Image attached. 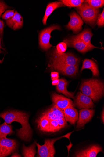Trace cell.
<instances>
[{
	"mask_svg": "<svg viewBox=\"0 0 104 157\" xmlns=\"http://www.w3.org/2000/svg\"><path fill=\"white\" fill-rule=\"evenodd\" d=\"M0 117L4 119L7 124L13 122L20 124L22 128L17 130L18 136L22 140L28 141L32 136L33 131L29 123V116L26 113L16 110H8L0 113Z\"/></svg>",
	"mask_w": 104,
	"mask_h": 157,
	"instance_id": "obj_1",
	"label": "cell"
},
{
	"mask_svg": "<svg viewBox=\"0 0 104 157\" xmlns=\"http://www.w3.org/2000/svg\"><path fill=\"white\" fill-rule=\"evenodd\" d=\"M80 90L82 93L96 102L104 95V83L100 80L96 78L85 80L81 83Z\"/></svg>",
	"mask_w": 104,
	"mask_h": 157,
	"instance_id": "obj_2",
	"label": "cell"
},
{
	"mask_svg": "<svg viewBox=\"0 0 104 157\" xmlns=\"http://www.w3.org/2000/svg\"><path fill=\"white\" fill-rule=\"evenodd\" d=\"M76 10L86 23L92 26L95 24L99 15V9L93 8L84 2Z\"/></svg>",
	"mask_w": 104,
	"mask_h": 157,
	"instance_id": "obj_3",
	"label": "cell"
},
{
	"mask_svg": "<svg viewBox=\"0 0 104 157\" xmlns=\"http://www.w3.org/2000/svg\"><path fill=\"white\" fill-rule=\"evenodd\" d=\"M73 131L60 137L50 139H46L45 140L44 145L41 146L35 141L38 148V157H54L56 151L54 144L57 140L63 138H68L70 140V136Z\"/></svg>",
	"mask_w": 104,
	"mask_h": 157,
	"instance_id": "obj_4",
	"label": "cell"
},
{
	"mask_svg": "<svg viewBox=\"0 0 104 157\" xmlns=\"http://www.w3.org/2000/svg\"><path fill=\"white\" fill-rule=\"evenodd\" d=\"M50 62L78 66L80 59L70 53H59L53 50L50 59Z\"/></svg>",
	"mask_w": 104,
	"mask_h": 157,
	"instance_id": "obj_5",
	"label": "cell"
},
{
	"mask_svg": "<svg viewBox=\"0 0 104 157\" xmlns=\"http://www.w3.org/2000/svg\"><path fill=\"white\" fill-rule=\"evenodd\" d=\"M60 27L54 25L49 26L41 31L39 35V44L40 48L44 51L49 49L52 46L50 42L51 33L55 30H60Z\"/></svg>",
	"mask_w": 104,
	"mask_h": 157,
	"instance_id": "obj_6",
	"label": "cell"
},
{
	"mask_svg": "<svg viewBox=\"0 0 104 157\" xmlns=\"http://www.w3.org/2000/svg\"><path fill=\"white\" fill-rule=\"evenodd\" d=\"M17 148V143L15 140L7 138L0 139V157L9 155Z\"/></svg>",
	"mask_w": 104,
	"mask_h": 157,
	"instance_id": "obj_7",
	"label": "cell"
},
{
	"mask_svg": "<svg viewBox=\"0 0 104 157\" xmlns=\"http://www.w3.org/2000/svg\"><path fill=\"white\" fill-rule=\"evenodd\" d=\"M48 66L51 69L59 71L63 75L67 76H75L78 72V66L50 62Z\"/></svg>",
	"mask_w": 104,
	"mask_h": 157,
	"instance_id": "obj_8",
	"label": "cell"
},
{
	"mask_svg": "<svg viewBox=\"0 0 104 157\" xmlns=\"http://www.w3.org/2000/svg\"><path fill=\"white\" fill-rule=\"evenodd\" d=\"M64 42L66 43L68 47L75 48L79 52L83 54L91 50L94 48H102L95 47L94 46L89 45L83 41L74 37L73 36L69 38L64 40Z\"/></svg>",
	"mask_w": 104,
	"mask_h": 157,
	"instance_id": "obj_9",
	"label": "cell"
},
{
	"mask_svg": "<svg viewBox=\"0 0 104 157\" xmlns=\"http://www.w3.org/2000/svg\"><path fill=\"white\" fill-rule=\"evenodd\" d=\"M74 104L79 109H93L95 106L90 97L80 92L77 95Z\"/></svg>",
	"mask_w": 104,
	"mask_h": 157,
	"instance_id": "obj_10",
	"label": "cell"
},
{
	"mask_svg": "<svg viewBox=\"0 0 104 157\" xmlns=\"http://www.w3.org/2000/svg\"><path fill=\"white\" fill-rule=\"evenodd\" d=\"M70 20L66 27L74 33H77L82 29L84 22L81 17L75 12L70 14Z\"/></svg>",
	"mask_w": 104,
	"mask_h": 157,
	"instance_id": "obj_11",
	"label": "cell"
},
{
	"mask_svg": "<svg viewBox=\"0 0 104 157\" xmlns=\"http://www.w3.org/2000/svg\"><path fill=\"white\" fill-rule=\"evenodd\" d=\"M95 110L91 109H82L80 111L78 119L76 126L77 129L83 127L92 118Z\"/></svg>",
	"mask_w": 104,
	"mask_h": 157,
	"instance_id": "obj_12",
	"label": "cell"
},
{
	"mask_svg": "<svg viewBox=\"0 0 104 157\" xmlns=\"http://www.w3.org/2000/svg\"><path fill=\"white\" fill-rule=\"evenodd\" d=\"M52 98L53 103L63 111L67 107L74 106L70 99L56 93L52 94Z\"/></svg>",
	"mask_w": 104,
	"mask_h": 157,
	"instance_id": "obj_13",
	"label": "cell"
},
{
	"mask_svg": "<svg viewBox=\"0 0 104 157\" xmlns=\"http://www.w3.org/2000/svg\"><path fill=\"white\" fill-rule=\"evenodd\" d=\"M102 147L97 145L91 146L84 149L78 151L75 153L74 157H96L99 152H102Z\"/></svg>",
	"mask_w": 104,
	"mask_h": 157,
	"instance_id": "obj_14",
	"label": "cell"
},
{
	"mask_svg": "<svg viewBox=\"0 0 104 157\" xmlns=\"http://www.w3.org/2000/svg\"><path fill=\"white\" fill-rule=\"evenodd\" d=\"M6 22L9 27L14 30H16L22 27L23 19L20 14L17 11H15L13 17L6 20Z\"/></svg>",
	"mask_w": 104,
	"mask_h": 157,
	"instance_id": "obj_15",
	"label": "cell"
},
{
	"mask_svg": "<svg viewBox=\"0 0 104 157\" xmlns=\"http://www.w3.org/2000/svg\"><path fill=\"white\" fill-rule=\"evenodd\" d=\"M64 116L66 122L71 125H74L78 119V110L74 107L70 106L63 110Z\"/></svg>",
	"mask_w": 104,
	"mask_h": 157,
	"instance_id": "obj_16",
	"label": "cell"
},
{
	"mask_svg": "<svg viewBox=\"0 0 104 157\" xmlns=\"http://www.w3.org/2000/svg\"><path fill=\"white\" fill-rule=\"evenodd\" d=\"M38 129L43 132H50V121L41 114L36 121Z\"/></svg>",
	"mask_w": 104,
	"mask_h": 157,
	"instance_id": "obj_17",
	"label": "cell"
},
{
	"mask_svg": "<svg viewBox=\"0 0 104 157\" xmlns=\"http://www.w3.org/2000/svg\"><path fill=\"white\" fill-rule=\"evenodd\" d=\"M85 69H88L91 70L93 74V76L98 77L99 73L97 64L93 61L85 59L83 62V65L81 68V71Z\"/></svg>",
	"mask_w": 104,
	"mask_h": 157,
	"instance_id": "obj_18",
	"label": "cell"
},
{
	"mask_svg": "<svg viewBox=\"0 0 104 157\" xmlns=\"http://www.w3.org/2000/svg\"><path fill=\"white\" fill-rule=\"evenodd\" d=\"M63 6V4L61 2H55L48 4L42 21L43 24L44 25L47 24V21L48 17L55 9Z\"/></svg>",
	"mask_w": 104,
	"mask_h": 157,
	"instance_id": "obj_19",
	"label": "cell"
},
{
	"mask_svg": "<svg viewBox=\"0 0 104 157\" xmlns=\"http://www.w3.org/2000/svg\"><path fill=\"white\" fill-rule=\"evenodd\" d=\"M68 84V82L65 79L63 78L59 79V82L56 85V90L59 93H63L69 98H73L74 93L69 92L67 90Z\"/></svg>",
	"mask_w": 104,
	"mask_h": 157,
	"instance_id": "obj_20",
	"label": "cell"
},
{
	"mask_svg": "<svg viewBox=\"0 0 104 157\" xmlns=\"http://www.w3.org/2000/svg\"><path fill=\"white\" fill-rule=\"evenodd\" d=\"M93 35L91 31L88 29H87L79 34L73 36L83 41L89 45L93 46L91 42V40Z\"/></svg>",
	"mask_w": 104,
	"mask_h": 157,
	"instance_id": "obj_21",
	"label": "cell"
},
{
	"mask_svg": "<svg viewBox=\"0 0 104 157\" xmlns=\"http://www.w3.org/2000/svg\"><path fill=\"white\" fill-rule=\"evenodd\" d=\"M13 133L12 126L8 124L6 122L0 126V139L6 138L7 135H12Z\"/></svg>",
	"mask_w": 104,
	"mask_h": 157,
	"instance_id": "obj_22",
	"label": "cell"
},
{
	"mask_svg": "<svg viewBox=\"0 0 104 157\" xmlns=\"http://www.w3.org/2000/svg\"><path fill=\"white\" fill-rule=\"evenodd\" d=\"M10 8L4 1H0V18L2 17V13ZM4 26V22L0 19V37L2 40L3 39Z\"/></svg>",
	"mask_w": 104,
	"mask_h": 157,
	"instance_id": "obj_23",
	"label": "cell"
},
{
	"mask_svg": "<svg viewBox=\"0 0 104 157\" xmlns=\"http://www.w3.org/2000/svg\"><path fill=\"white\" fill-rule=\"evenodd\" d=\"M36 144L34 142L31 145L26 147L24 144L23 147V154L25 157H34L36 153Z\"/></svg>",
	"mask_w": 104,
	"mask_h": 157,
	"instance_id": "obj_24",
	"label": "cell"
},
{
	"mask_svg": "<svg viewBox=\"0 0 104 157\" xmlns=\"http://www.w3.org/2000/svg\"><path fill=\"white\" fill-rule=\"evenodd\" d=\"M84 1V0H62L60 1L64 5L70 8L78 7Z\"/></svg>",
	"mask_w": 104,
	"mask_h": 157,
	"instance_id": "obj_25",
	"label": "cell"
},
{
	"mask_svg": "<svg viewBox=\"0 0 104 157\" xmlns=\"http://www.w3.org/2000/svg\"><path fill=\"white\" fill-rule=\"evenodd\" d=\"M84 2L91 7L97 9L103 7L104 5L103 0H86Z\"/></svg>",
	"mask_w": 104,
	"mask_h": 157,
	"instance_id": "obj_26",
	"label": "cell"
},
{
	"mask_svg": "<svg viewBox=\"0 0 104 157\" xmlns=\"http://www.w3.org/2000/svg\"><path fill=\"white\" fill-rule=\"evenodd\" d=\"M50 121V132L54 133L60 130L61 128L59 126L57 121L54 120Z\"/></svg>",
	"mask_w": 104,
	"mask_h": 157,
	"instance_id": "obj_27",
	"label": "cell"
},
{
	"mask_svg": "<svg viewBox=\"0 0 104 157\" xmlns=\"http://www.w3.org/2000/svg\"><path fill=\"white\" fill-rule=\"evenodd\" d=\"M67 45L64 42L59 43L56 46V48L54 50L57 53H64L66 50Z\"/></svg>",
	"mask_w": 104,
	"mask_h": 157,
	"instance_id": "obj_28",
	"label": "cell"
},
{
	"mask_svg": "<svg viewBox=\"0 0 104 157\" xmlns=\"http://www.w3.org/2000/svg\"><path fill=\"white\" fill-rule=\"evenodd\" d=\"M14 10H7L2 15L1 17L3 19L7 20L13 17L14 15Z\"/></svg>",
	"mask_w": 104,
	"mask_h": 157,
	"instance_id": "obj_29",
	"label": "cell"
},
{
	"mask_svg": "<svg viewBox=\"0 0 104 157\" xmlns=\"http://www.w3.org/2000/svg\"><path fill=\"white\" fill-rule=\"evenodd\" d=\"M97 25L99 27H103L104 25V10L99 15L97 19Z\"/></svg>",
	"mask_w": 104,
	"mask_h": 157,
	"instance_id": "obj_30",
	"label": "cell"
},
{
	"mask_svg": "<svg viewBox=\"0 0 104 157\" xmlns=\"http://www.w3.org/2000/svg\"><path fill=\"white\" fill-rule=\"evenodd\" d=\"M51 79L52 81L58 79L59 78V73L58 72H54L51 73Z\"/></svg>",
	"mask_w": 104,
	"mask_h": 157,
	"instance_id": "obj_31",
	"label": "cell"
},
{
	"mask_svg": "<svg viewBox=\"0 0 104 157\" xmlns=\"http://www.w3.org/2000/svg\"><path fill=\"white\" fill-rule=\"evenodd\" d=\"M59 82V79H57L53 80L52 82V84L53 85H57L58 84Z\"/></svg>",
	"mask_w": 104,
	"mask_h": 157,
	"instance_id": "obj_32",
	"label": "cell"
},
{
	"mask_svg": "<svg viewBox=\"0 0 104 157\" xmlns=\"http://www.w3.org/2000/svg\"><path fill=\"white\" fill-rule=\"evenodd\" d=\"M12 157H21V155L18 153H14L12 154L11 156Z\"/></svg>",
	"mask_w": 104,
	"mask_h": 157,
	"instance_id": "obj_33",
	"label": "cell"
},
{
	"mask_svg": "<svg viewBox=\"0 0 104 157\" xmlns=\"http://www.w3.org/2000/svg\"><path fill=\"white\" fill-rule=\"evenodd\" d=\"M104 109H103V111L102 112L101 115V118L102 120V121L103 122V124H104Z\"/></svg>",
	"mask_w": 104,
	"mask_h": 157,
	"instance_id": "obj_34",
	"label": "cell"
},
{
	"mask_svg": "<svg viewBox=\"0 0 104 157\" xmlns=\"http://www.w3.org/2000/svg\"><path fill=\"white\" fill-rule=\"evenodd\" d=\"M1 41L2 39L1 38V37H0V49H2L5 50V48H3L1 46Z\"/></svg>",
	"mask_w": 104,
	"mask_h": 157,
	"instance_id": "obj_35",
	"label": "cell"
},
{
	"mask_svg": "<svg viewBox=\"0 0 104 157\" xmlns=\"http://www.w3.org/2000/svg\"><path fill=\"white\" fill-rule=\"evenodd\" d=\"M3 52L1 50V49H0V54L3 53ZM4 60V58H3V60H0V63H2L3 62Z\"/></svg>",
	"mask_w": 104,
	"mask_h": 157,
	"instance_id": "obj_36",
	"label": "cell"
}]
</instances>
